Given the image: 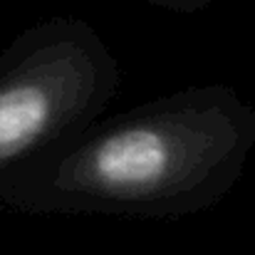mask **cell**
Listing matches in <instances>:
<instances>
[{
	"instance_id": "obj_1",
	"label": "cell",
	"mask_w": 255,
	"mask_h": 255,
	"mask_svg": "<svg viewBox=\"0 0 255 255\" xmlns=\"http://www.w3.org/2000/svg\"><path fill=\"white\" fill-rule=\"evenodd\" d=\"M255 151V107L228 87L183 89L92 122L0 196L27 213L188 216L218 203Z\"/></svg>"
},
{
	"instance_id": "obj_2",
	"label": "cell",
	"mask_w": 255,
	"mask_h": 255,
	"mask_svg": "<svg viewBox=\"0 0 255 255\" xmlns=\"http://www.w3.org/2000/svg\"><path fill=\"white\" fill-rule=\"evenodd\" d=\"M119 87L112 50L87 25L37 27L0 57V196L87 129Z\"/></svg>"
},
{
	"instance_id": "obj_3",
	"label": "cell",
	"mask_w": 255,
	"mask_h": 255,
	"mask_svg": "<svg viewBox=\"0 0 255 255\" xmlns=\"http://www.w3.org/2000/svg\"><path fill=\"white\" fill-rule=\"evenodd\" d=\"M169 5H181V2L178 0H169Z\"/></svg>"
}]
</instances>
